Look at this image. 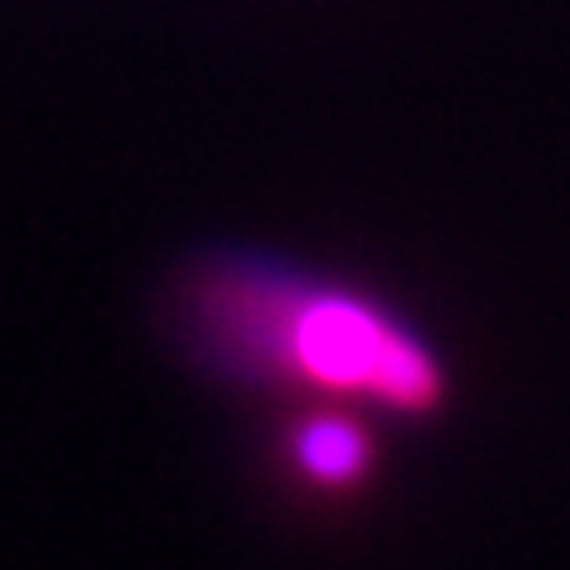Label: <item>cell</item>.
<instances>
[{"instance_id":"6da1fadb","label":"cell","mask_w":570,"mask_h":570,"mask_svg":"<svg viewBox=\"0 0 570 570\" xmlns=\"http://www.w3.org/2000/svg\"><path fill=\"white\" fill-rule=\"evenodd\" d=\"M186 341L200 365L236 381L361 391L395 411H431L445 385L435 355L375 305L250 261L206 266L190 281Z\"/></svg>"},{"instance_id":"7a4b0ae2","label":"cell","mask_w":570,"mask_h":570,"mask_svg":"<svg viewBox=\"0 0 570 570\" xmlns=\"http://www.w3.org/2000/svg\"><path fill=\"white\" fill-rule=\"evenodd\" d=\"M295 461L321 485H351L371 465V441L351 421H305L295 435Z\"/></svg>"}]
</instances>
